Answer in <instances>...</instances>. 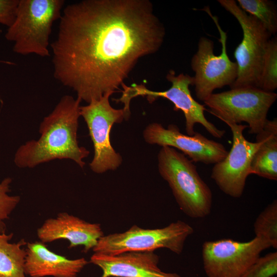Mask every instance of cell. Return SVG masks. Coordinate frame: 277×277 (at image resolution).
Here are the masks:
<instances>
[{"label": "cell", "instance_id": "cell-1", "mask_svg": "<svg viewBox=\"0 0 277 277\" xmlns=\"http://www.w3.org/2000/svg\"><path fill=\"white\" fill-rule=\"evenodd\" d=\"M165 30L148 0H83L63 10L50 44L53 76L88 104L124 83L157 52Z\"/></svg>", "mask_w": 277, "mask_h": 277}, {"label": "cell", "instance_id": "cell-2", "mask_svg": "<svg viewBox=\"0 0 277 277\" xmlns=\"http://www.w3.org/2000/svg\"><path fill=\"white\" fill-rule=\"evenodd\" d=\"M82 101L70 95L62 97L53 110L39 124L38 140H32L16 150L14 163L20 168H32L54 160L69 159L80 167L89 154L77 141L80 103Z\"/></svg>", "mask_w": 277, "mask_h": 277}, {"label": "cell", "instance_id": "cell-3", "mask_svg": "<svg viewBox=\"0 0 277 277\" xmlns=\"http://www.w3.org/2000/svg\"><path fill=\"white\" fill-rule=\"evenodd\" d=\"M157 161L159 172L168 183L180 209L191 218L208 215L212 206V192L193 162L168 146L162 147Z\"/></svg>", "mask_w": 277, "mask_h": 277}, {"label": "cell", "instance_id": "cell-4", "mask_svg": "<svg viewBox=\"0 0 277 277\" xmlns=\"http://www.w3.org/2000/svg\"><path fill=\"white\" fill-rule=\"evenodd\" d=\"M64 0H19L13 23L5 34L18 54L49 56V38L54 22L60 20Z\"/></svg>", "mask_w": 277, "mask_h": 277}, {"label": "cell", "instance_id": "cell-5", "mask_svg": "<svg viewBox=\"0 0 277 277\" xmlns=\"http://www.w3.org/2000/svg\"><path fill=\"white\" fill-rule=\"evenodd\" d=\"M194 232L187 223L177 221L156 229H144L136 225L121 233L104 235L93 248L94 253L115 255L131 251H154L167 248L180 254L189 236Z\"/></svg>", "mask_w": 277, "mask_h": 277}, {"label": "cell", "instance_id": "cell-6", "mask_svg": "<svg viewBox=\"0 0 277 277\" xmlns=\"http://www.w3.org/2000/svg\"><path fill=\"white\" fill-rule=\"evenodd\" d=\"M276 93L255 87H242L212 93L204 104L210 112L226 123L246 122L250 134L260 133L267 121Z\"/></svg>", "mask_w": 277, "mask_h": 277}, {"label": "cell", "instance_id": "cell-7", "mask_svg": "<svg viewBox=\"0 0 277 277\" xmlns=\"http://www.w3.org/2000/svg\"><path fill=\"white\" fill-rule=\"evenodd\" d=\"M217 2L237 19L243 31L242 40L234 53L237 77L230 87L259 88L265 51L272 35L258 19L243 11L235 1Z\"/></svg>", "mask_w": 277, "mask_h": 277}, {"label": "cell", "instance_id": "cell-8", "mask_svg": "<svg viewBox=\"0 0 277 277\" xmlns=\"http://www.w3.org/2000/svg\"><path fill=\"white\" fill-rule=\"evenodd\" d=\"M166 78L171 83V86L163 91L150 90L143 84H133L128 86L124 84L122 85L123 88L122 95L120 98L115 100L123 103L124 108L129 110L131 100L137 96L146 97L150 103L159 97L166 98L173 103L174 110H181L183 112L187 135H194L195 132L194 125L200 124L211 135L221 138L225 131L218 129L207 120L204 115L206 110L204 106L196 102L191 94L189 86H193V76L184 73L176 75L175 71L171 70L167 73Z\"/></svg>", "mask_w": 277, "mask_h": 277}, {"label": "cell", "instance_id": "cell-9", "mask_svg": "<svg viewBox=\"0 0 277 277\" xmlns=\"http://www.w3.org/2000/svg\"><path fill=\"white\" fill-rule=\"evenodd\" d=\"M114 92H107L100 99L80 106V116L87 125L94 147V156L89 166L96 173L114 170L122 163L121 155L111 145L110 131L113 124L122 123L128 116L123 108L117 109L111 106L109 97Z\"/></svg>", "mask_w": 277, "mask_h": 277}, {"label": "cell", "instance_id": "cell-10", "mask_svg": "<svg viewBox=\"0 0 277 277\" xmlns=\"http://www.w3.org/2000/svg\"><path fill=\"white\" fill-rule=\"evenodd\" d=\"M204 10L211 16L217 27L222 49L220 55H215L212 41L202 37L198 43L197 51L191 59V68L195 72L193 86L195 95L203 102L215 89L225 86H230L238 74L237 64L230 60L227 54L226 32L222 29L217 18L212 15L208 7H205Z\"/></svg>", "mask_w": 277, "mask_h": 277}, {"label": "cell", "instance_id": "cell-11", "mask_svg": "<svg viewBox=\"0 0 277 277\" xmlns=\"http://www.w3.org/2000/svg\"><path fill=\"white\" fill-rule=\"evenodd\" d=\"M269 247L256 237L245 242L230 239L206 241L202 250L204 271L208 277H240Z\"/></svg>", "mask_w": 277, "mask_h": 277}, {"label": "cell", "instance_id": "cell-12", "mask_svg": "<svg viewBox=\"0 0 277 277\" xmlns=\"http://www.w3.org/2000/svg\"><path fill=\"white\" fill-rule=\"evenodd\" d=\"M232 133V145L227 155L221 162L214 164L212 169L211 178L219 188L226 194L234 197H241L246 182L250 173L252 157L262 144L247 140L243 131L247 125L226 123Z\"/></svg>", "mask_w": 277, "mask_h": 277}, {"label": "cell", "instance_id": "cell-13", "mask_svg": "<svg viewBox=\"0 0 277 277\" xmlns=\"http://www.w3.org/2000/svg\"><path fill=\"white\" fill-rule=\"evenodd\" d=\"M143 135L147 143L176 148L193 162L215 164L224 159L228 153L221 143L197 132L193 135L184 134L174 124L165 128L161 124L152 123L146 127Z\"/></svg>", "mask_w": 277, "mask_h": 277}, {"label": "cell", "instance_id": "cell-14", "mask_svg": "<svg viewBox=\"0 0 277 277\" xmlns=\"http://www.w3.org/2000/svg\"><path fill=\"white\" fill-rule=\"evenodd\" d=\"M90 262L102 270L101 277H182L163 271L154 251H131L115 255L94 253Z\"/></svg>", "mask_w": 277, "mask_h": 277}, {"label": "cell", "instance_id": "cell-15", "mask_svg": "<svg viewBox=\"0 0 277 277\" xmlns=\"http://www.w3.org/2000/svg\"><path fill=\"white\" fill-rule=\"evenodd\" d=\"M37 235L43 243L67 240L70 243L69 248L83 246L85 253L93 249L104 235L100 224L87 222L66 212L45 221L37 229Z\"/></svg>", "mask_w": 277, "mask_h": 277}, {"label": "cell", "instance_id": "cell-16", "mask_svg": "<svg viewBox=\"0 0 277 277\" xmlns=\"http://www.w3.org/2000/svg\"><path fill=\"white\" fill-rule=\"evenodd\" d=\"M24 271L30 277H76L89 263L84 258L70 260L50 251L42 242L27 243Z\"/></svg>", "mask_w": 277, "mask_h": 277}, {"label": "cell", "instance_id": "cell-17", "mask_svg": "<svg viewBox=\"0 0 277 277\" xmlns=\"http://www.w3.org/2000/svg\"><path fill=\"white\" fill-rule=\"evenodd\" d=\"M256 139L262 144L254 153L250 165V173L277 180V119L267 120Z\"/></svg>", "mask_w": 277, "mask_h": 277}, {"label": "cell", "instance_id": "cell-18", "mask_svg": "<svg viewBox=\"0 0 277 277\" xmlns=\"http://www.w3.org/2000/svg\"><path fill=\"white\" fill-rule=\"evenodd\" d=\"M13 233L0 232V277H26L24 271L27 243L24 239L17 243L9 241Z\"/></svg>", "mask_w": 277, "mask_h": 277}, {"label": "cell", "instance_id": "cell-19", "mask_svg": "<svg viewBox=\"0 0 277 277\" xmlns=\"http://www.w3.org/2000/svg\"><path fill=\"white\" fill-rule=\"evenodd\" d=\"M238 6L245 12L258 19L271 34L277 32V9L268 0H238Z\"/></svg>", "mask_w": 277, "mask_h": 277}, {"label": "cell", "instance_id": "cell-20", "mask_svg": "<svg viewBox=\"0 0 277 277\" xmlns=\"http://www.w3.org/2000/svg\"><path fill=\"white\" fill-rule=\"evenodd\" d=\"M255 237L277 248V201L274 200L262 211L253 225Z\"/></svg>", "mask_w": 277, "mask_h": 277}, {"label": "cell", "instance_id": "cell-21", "mask_svg": "<svg viewBox=\"0 0 277 277\" xmlns=\"http://www.w3.org/2000/svg\"><path fill=\"white\" fill-rule=\"evenodd\" d=\"M259 88L273 92L277 88V38H270L265 51Z\"/></svg>", "mask_w": 277, "mask_h": 277}, {"label": "cell", "instance_id": "cell-22", "mask_svg": "<svg viewBox=\"0 0 277 277\" xmlns=\"http://www.w3.org/2000/svg\"><path fill=\"white\" fill-rule=\"evenodd\" d=\"M12 179L10 177L5 178L0 183V232L5 233L6 226V220L9 218L10 214L15 209L20 201L18 195H10V184Z\"/></svg>", "mask_w": 277, "mask_h": 277}, {"label": "cell", "instance_id": "cell-23", "mask_svg": "<svg viewBox=\"0 0 277 277\" xmlns=\"http://www.w3.org/2000/svg\"><path fill=\"white\" fill-rule=\"evenodd\" d=\"M277 274V252L260 256L240 277H273Z\"/></svg>", "mask_w": 277, "mask_h": 277}, {"label": "cell", "instance_id": "cell-24", "mask_svg": "<svg viewBox=\"0 0 277 277\" xmlns=\"http://www.w3.org/2000/svg\"><path fill=\"white\" fill-rule=\"evenodd\" d=\"M19 0H0V24L9 27L13 23Z\"/></svg>", "mask_w": 277, "mask_h": 277}]
</instances>
